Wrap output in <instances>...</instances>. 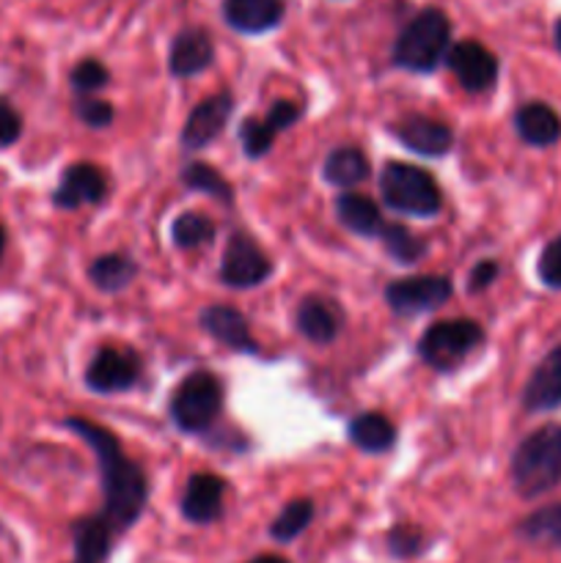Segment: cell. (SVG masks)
Here are the masks:
<instances>
[{"mask_svg":"<svg viewBox=\"0 0 561 563\" xmlns=\"http://www.w3.org/2000/svg\"><path fill=\"white\" fill-rule=\"evenodd\" d=\"M451 297V280L443 275H413V278L394 280L385 289V302L399 317L435 311Z\"/></svg>","mask_w":561,"mask_h":563,"instance_id":"52a82bcc","label":"cell"},{"mask_svg":"<svg viewBox=\"0 0 561 563\" xmlns=\"http://www.w3.org/2000/svg\"><path fill=\"white\" fill-rule=\"evenodd\" d=\"M113 539L116 531L105 520L102 511L77 517L72 522V548H75V561L72 563H108L110 553H113Z\"/></svg>","mask_w":561,"mask_h":563,"instance_id":"9a60e30c","label":"cell"},{"mask_svg":"<svg viewBox=\"0 0 561 563\" xmlns=\"http://www.w3.org/2000/svg\"><path fill=\"white\" fill-rule=\"evenodd\" d=\"M170 236H174L176 247L190 251V247H201L212 240L215 223L201 212H185L174 220V225H170Z\"/></svg>","mask_w":561,"mask_h":563,"instance_id":"4dcf8cb0","label":"cell"},{"mask_svg":"<svg viewBox=\"0 0 561 563\" xmlns=\"http://www.w3.org/2000/svg\"><path fill=\"white\" fill-rule=\"evenodd\" d=\"M223 407V385L215 374L196 372L176 388L170 399V418L187 434L207 432Z\"/></svg>","mask_w":561,"mask_h":563,"instance_id":"5b68a950","label":"cell"},{"mask_svg":"<svg viewBox=\"0 0 561 563\" xmlns=\"http://www.w3.org/2000/svg\"><path fill=\"white\" fill-rule=\"evenodd\" d=\"M522 405L528 412H550L561 407V344L534 368L522 390Z\"/></svg>","mask_w":561,"mask_h":563,"instance_id":"2e32d148","label":"cell"},{"mask_svg":"<svg viewBox=\"0 0 561 563\" xmlns=\"http://www.w3.org/2000/svg\"><path fill=\"white\" fill-rule=\"evenodd\" d=\"M201 324H204V330H207V333L212 335L215 341L226 344V346H229V350L248 352V355L258 352V344H256V341H253L251 330H248V319L242 317V313L237 311V308L209 306L207 311L201 313Z\"/></svg>","mask_w":561,"mask_h":563,"instance_id":"d6986e66","label":"cell"},{"mask_svg":"<svg viewBox=\"0 0 561 563\" xmlns=\"http://www.w3.org/2000/svg\"><path fill=\"white\" fill-rule=\"evenodd\" d=\"M141 377V357L132 350L105 346L94 355L86 368V385L94 394H121L130 390Z\"/></svg>","mask_w":561,"mask_h":563,"instance_id":"9c48e42d","label":"cell"},{"mask_svg":"<svg viewBox=\"0 0 561 563\" xmlns=\"http://www.w3.org/2000/svg\"><path fill=\"white\" fill-rule=\"evenodd\" d=\"M226 482L215 473H196L182 493V517L193 526H212L223 517Z\"/></svg>","mask_w":561,"mask_h":563,"instance_id":"30bf717a","label":"cell"},{"mask_svg":"<svg viewBox=\"0 0 561 563\" xmlns=\"http://www.w3.org/2000/svg\"><path fill=\"white\" fill-rule=\"evenodd\" d=\"M314 500L308 498H295L278 511L273 522H270V539L278 544H292L295 539H300L308 531V526L314 522Z\"/></svg>","mask_w":561,"mask_h":563,"instance_id":"484cf974","label":"cell"},{"mask_svg":"<svg viewBox=\"0 0 561 563\" xmlns=\"http://www.w3.org/2000/svg\"><path fill=\"white\" fill-rule=\"evenodd\" d=\"M273 273L267 253L245 234H234L226 245L223 262H220V278L234 289H251L264 284Z\"/></svg>","mask_w":561,"mask_h":563,"instance_id":"ba28073f","label":"cell"},{"mask_svg":"<svg viewBox=\"0 0 561 563\" xmlns=\"http://www.w3.org/2000/svg\"><path fill=\"white\" fill-rule=\"evenodd\" d=\"M223 16L234 31L256 36L284 20V0H223Z\"/></svg>","mask_w":561,"mask_h":563,"instance_id":"ac0fdd59","label":"cell"},{"mask_svg":"<svg viewBox=\"0 0 561 563\" xmlns=\"http://www.w3.org/2000/svg\"><path fill=\"white\" fill-rule=\"evenodd\" d=\"M394 135L399 137L402 146H407L410 152L424 154V157H440L451 148L454 135H451L449 126L443 121H435L429 115H405L394 124Z\"/></svg>","mask_w":561,"mask_h":563,"instance_id":"5bb4252c","label":"cell"},{"mask_svg":"<svg viewBox=\"0 0 561 563\" xmlns=\"http://www.w3.org/2000/svg\"><path fill=\"white\" fill-rule=\"evenodd\" d=\"M517 135L531 146H553L561 137V119L550 104L528 102L515 113Z\"/></svg>","mask_w":561,"mask_h":563,"instance_id":"44dd1931","label":"cell"},{"mask_svg":"<svg viewBox=\"0 0 561 563\" xmlns=\"http://www.w3.org/2000/svg\"><path fill=\"white\" fill-rule=\"evenodd\" d=\"M297 119H300V108H297L295 102H275L273 108H270V113L264 115V121H267L275 132L289 130Z\"/></svg>","mask_w":561,"mask_h":563,"instance_id":"8d00e7d4","label":"cell"},{"mask_svg":"<svg viewBox=\"0 0 561 563\" xmlns=\"http://www.w3.org/2000/svg\"><path fill=\"white\" fill-rule=\"evenodd\" d=\"M297 330L314 344H330L341 330V313L333 306V300L324 297H306L300 300L295 313Z\"/></svg>","mask_w":561,"mask_h":563,"instance_id":"ffe728a7","label":"cell"},{"mask_svg":"<svg viewBox=\"0 0 561 563\" xmlns=\"http://www.w3.org/2000/svg\"><path fill=\"white\" fill-rule=\"evenodd\" d=\"M22 135V119L14 108H11L9 99L0 97V148L11 146L16 137Z\"/></svg>","mask_w":561,"mask_h":563,"instance_id":"d590c367","label":"cell"},{"mask_svg":"<svg viewBox=\"0 0 561 563\" xmlns=\"http://www.w3.org/2000/svg\"><path fill=\"white\" fill-rule=\"evenodd\" d=\"M108 80H110V71L94 58L80 60V64L72 69V86H75L77 91H82V93L97 91V88L108 86Z\"/></svg>","mask_w":561,"mask_h":563,"instance_id":"d6a6232c","label":"cell"},{"mask_svg":"<svg viewBox=\"0 0 561 563\" xmlns=\"http://www.w3.org/2000/svg\"><path fill=\"white\" fill-rule=\"evenodd\" d=\"M105 192H108V179H105L102 170L91 163H77L64 170L53 201L61 209H77L82 203H99Z\"/></svg>","mask_w":561,"mask_h":563,"instance_id":"4fadbf2b","label":"cell"},{"mask_svg":"<svg viewBox=\"0 0 561 563\" xmlns=\"http://www.w3.org/2000/svg\"><path fill=\"white\" fill-rule=\"evenodd\" d=\"M138 267L130 256H121V253H105L97 262L88 267V278L94 280V286L102 291H121L132 284Z\"/></svg>","mask_w":561,"mask_h":563,"instance_id":"4316f807","label":"cell"},{"mask_svg":"<svg viewBox=\"0 0 561 563\" xmlns=\"http://www.w3.org/2000/svg\"><path fill=\"white\" fill-rule=\"evenodd\" d=\"M245 563H292L289 559H284V555H275V553H262L256 555V559L245 561Z\"/></svg>","mask_w":561,"mask_h":563,"instance_id":"f35d334b","label":"cell"},{"mask_svg":"<svg viewBox=\"0 0 561 563\" xmlns=\"http://www.w3.org/2000/svg\"><path fill=\"white\" fill-rule=\"evenodd\" d=\"M512 484L520 498H539L561 484V427H544L522 440L512 456Z\"/></svg>","mask_w":561,"mask_h":563,"instance_id":"7a4b0ae2","label":"cell"},{"mask_svg":"<svg viewBox=\"0 0 561 563\" xmlns=\"http://www.w3.org/2000/svg\"><path fill=\"white\" fill-rule=\"evenodd\" d=\"M182 181H185L190 190L204 192V196H212L223 203L234 201V190H231L229 181L220 176V170H215L212 165L207 163L185 165V170H182Z\"/></svg>","mask_w":561,"mask_h":563,"instance_id":"f1b7e54d","label":"cell"},{"mask_svg":"<svg viewBox=\"0 0 561 563\" xmlns=\"http://www.w3.org/2000/svg\"><path fill=\"white\" fill-rule=\"evenodd\" d=\"M537 273L539 280H542L548 289H561V234L544 245L537 264Z\"/></svg>","mask_w":561,"mask_h":563,"instance_id":"836d02e7","label":"cell"},{"mask_svg":"<svg viewBox=\"0 0 561 563\" xmlns=\"http://www.w3.org/2000/svg\"><path fill=\"white\" fill-rule=\"evenodd\" d=\"M484 341L482 324L473 319H446L432 324L418 341V355L435 372L457 368Z\"/></svg>","mask_w":561,"mask_h":563,"instance_id":"8992f818","label":"cell"},{"mask_svg":"<svg viewBox=\"0 0 561 563\" xmlns=\"http://www.w3.org/2000/svg\"><path fill=\"white\" fill-rule=\"evenodd\" d=\"M215 60L212 38L204 27H185L176 33L174 44L168 53V69L176 77H193L207 69Z\"/></svg>","mask_w":561,"mask_h":563,"instance_id":"e0dca14e","label":"cell"},{"mask_svg":"<svg viewBox=\"0 0 561 563\" xmlns=\"http://www.w3.org/2000/svg\"><path fill=\"white\" fill-rule=\"evenodd\" d=\"M495 278H498V264H495V262H479L476 267H473L471 280H468V289L482 291V289H487V286L493 284Z\"/></svg>","mask_w":561,"mask_h":563,"instance_id":"74e56055","label":"cell"},{"mask_svg":"<svg viewBox=\"0 0 561 563\" xmlns=\"http://www.w3.org/2000/svg\"><path fill=\"white\" fill-rule=\"evenodd\" d=\"M432 548V539L427 531L413 522H396L388 533H385V550L394 561H418L427 550Z\"/></svg>","mask_w":561,"mask_h":563,"instance_id":"83f0119b","label":"cell"},{"mask_svg":"<svg viewBox=\"0 0 561 563\" xmlns=\"http://www.w3.org/2000/svg\"><path fill=\"white\" fill-rule=\"evenodd\" d=\"M75 110L88 126H97V130H102V126L113 121V104L102 102V99H80Z\"/></svg>","mask_w":561,"mask_h":563,"instance_id":"e575fe53","label":"cell"},{"mask_svg":"<svg viewBox=\"0 0 561 563\" xmlns=\"http://www.w3.org/2000/svg\"><path fill=\"white\" fill-rule=\"evenodd\" d=\"M275 135H278V132H275L273 126H270L264 119H245V121H242L240 141H242V146H245L248 157H253V159L264 157V154L270 152V146H273Z\"/></svg>","mask_w":561,"mask_h":563,"instance_id":"1f68e13d","label":"cell"},{"mask_svg":"<svg viewBox=\"0 0 561 563\" xmlns=\"http://www.w3.org/2000/svg\"><path fill=\"white\" fill-rule=\"evenodd\" d=\"M336 214L352 234L377 236L383 229L377 203L366 196H358V192H341L339 201H336Z\"/></svg>","mask_w":561,"mask_h":563,"instance_id":"603a6c76","label":"cell"},{"mask_svg":"<svg viewBox=\"0 0 561 563\" xmlns=\"http://www.w3.org/2000/svg\"><path fill=\"white\" fill-rule=\"evenodd\" d=\"M380 190L391 209L416 218H432L443 207L438 181L418 165L388 163L380 176Z\"/></svg>","mask_w":561,"mask_h":563,"instance_id":"277c9868","label":"cell"},{"mask_svg":"<svg viewBox=\"0 0 561 563\" xmlns=\"http://www.w3.org/2000/svg\"><path fill=\"white\" fill-rule=\"evenodd\" d=\"M449 66L465 91H487L498 77V58L471 38L449 49Z\"/></svg>","mask_w":561,"mask_h":563,"instance_id":"8fae6325","label":"cell"},{"mask_svg":"<svg viewBox=\"0 0 561 563\" xmlns=\"http://www.w3.org/2000/svg\"><path fill=\"white\" fill-rule=\"evenodd\" d=\"M66 427L80 440L91 445L94 456H97L99 476H102V517L110 522V528L119 533H127L138 520L143 517L148 504V482L141 465L130 460L121 451L119 440L108 432V429L97 427V423L86 421V418H66Z\"/></svg>","mask_w":561,"mask_h":563,"instance_id":"6da1fadb","label":"cell"},{"mask_svg":"<svg viewBox=\"0 0 561 563\" xmlns=\"http://www.w3.org/2000/svg\"><path fill=\"white\" fill-rule=\"evenodd\" d=\"M380 234H383L385 251H388L391 256L402 264L421 262L424 253H427V242L418 240L413 231H407L405 225H399V223L383 225V229H380Z\"/></svg>","mask_w":561,"mask_h":563,"instance_id":"f546056e","label":"cell"},{"mask_svg":"<svg viewBox=\"0 0 561 563\" xmlns=\"http://www.w3.org/2000/svg\"><path fill=\"white\" fill-rule=\"evenodd\" d=\"M350 440L366 454H385L396 443V429L380 412H363L350 421Z\"/></svg>","mask_w":561,"mask_h":563,"instance_id":"cb8c5ba5","label":"cell"},{"mask_svg":"<svg viewBox=\"0 0 561 563\" xmlns=\"http://www.w3.org/2000/svg\"><path fill=\"white\" fill-rule=\"evenodd\" d=\"M231 108H234V99L226 91L207 97L201 104H196L190 110V115H187L185 126H182V146L196 152V148H204L207 143H212L223 132Z\"/></svg>","mask_w":561,"mask_h":563,"instance_id":"7c38bea8","label":"cell"},{"mask_svg":"<svg viewBox=\"0 0 561 563\" xmlns=\"http://www.w3.org/2000/svg\"><path fill=\"white\" fill-rule=\"evenodd\" d=\"M369 170H372V165H369L366 154L355 146L333 148L322 165L324 181L333 187H341V190L361 185V181L369 176Z\"/></svg>","mask_w":561,"mask_h":563,"instance_id":"7402d4cb","label":"cell"},{"mask_svg":"<svg viewBox=\"0 0 561 563\" xmlns=\"http://www.w3.org/2000/svg\"><path fill=\"white\" fill-rule=\"evenodd\" d=\"M451 25L440 9H424L413 16L394 44V64L407 71H435L449 53Z\"/></svg>","mask_w":561,"mask_h":563,"instance_id":"3957f363","label":"cell"},{"mask_svg":"<svg viewBox=\"0 0 561 563\" xmlns=\"http://www.w3.org/2000/svg\"><path fill=\"white\" fill-rule=\"evenodd\" d=\"M517 537L531 544H542V548H561V504L542 506L522 517Z\"/></svg>","mask_w":561,"mask_h":563,"instance_id":"d4e9b609","label":"cell"},{"mask_svg":"<svg viewBox=\"0 0 561 563\" xmlns=\"http://www.w3.org/2000/svg\"><path fill=\"white\" fill-rule=\"evenodd\" d=\"M553 38H556V47H559V53H561V20L556 22V31H553Z\"/></svg>","mask_w":561,"mask_h":563,"instance_id":"ab89813d","label":"cell"},{"mask_svg":"<svg viewBox=\"0 0 561 563\" xmlns=\"http://www.w3.org/2000/svg\"><path fill=\"white\" fill-rule=\"evenodd\" d=\"M3 247H6V229L0 225V256H3Z\"/></svg>","mask_w":561,"mask_h":563,"instance_id":"60d3db41","label":"cell"}]
</instances>
